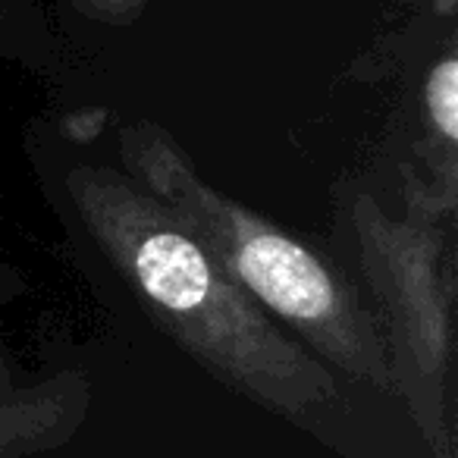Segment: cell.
Here are the masks:
<instances>
[{"label":"cell","instance_id":"cell-5","mask_svg":"<svg viewBox=\"0 0 458 458\" xmlns=\"http://www.w3.org/2000/svg\"><path fill=\"white\" fill-rule=\"evenodd\" d=\"M72 4L85 16L98 22H110V26H129L148 7V0H72Z\"/></svg>","mask_w":458,"mask_h":458},{"label":"cell","instance_id":"cell-2","mask_svg":"<svg viewBox=\"0 0 458 458\" xmlns=\"http://www.w3.org/2000/svg\"><path fill=\"white\" fill-rule=\"evenodd\" d=\"M120 154L126 176L166 204L267 318L293 330L318 361L345 380L393 393L389 352L374 311L330 261L216 191L164 126L145 120L123 126Z\"/></svg>","mask_w":458,"mask_h":458},{"label":"cell","instance_id":"cell-1","mask_svg":"<svg viewBox=\"0 0 458 458\" xmlns=\"http://www.w3.org/2000/svg\"><path fill=\"white\" fill-rule=\"evenodd\" d=\"M64 185L85 233L154 324L216 380L299 427H318L345 405L333 370L229 280L151 191L95 164L70 166Z\"/></svg>","mask_w":458,"mask_h":458},{"label":"cell","instance_id":"cell-3","mask_svg":"<svg viewBox=\"0 0 458 458\" xmlns=\"http://www.w3.org/2000/svg\"><path fill=\"white\" fill-rule=\"evenodd\" d=\"M358 264L377 301L393 389L408 402L437 458H452V283L443 233L427 214L393 216L358 195L352 201Z\"/></svg>","mask_w":458,"mask_h":458},{"label":"cell","instance_id":"cell-4","mask_svg":"<svg viewBox=\"0 0 458 458\" xmlns=\"http://www.w3.org/2000/svg\"><path fill=\"white\" fill-rule=\"evenodd\" d=\"M424 104L430 129L443 139L445 151L452 154L458 141V64L452 54H445L427 76Z\"/></svg>","mask_w":458,"mask_h":458},{"label":"cell","instance_id":"cell-6","mask_svg":"<svg viewBox=\"0 0 458 458\" xmlns=\"http://www.w3.org/2000/svg\"><path fill=\"white\" fill-rule=\"evenodd\" d=\"M0 408H7V380L0 374Z\"/></svg>","mask_w":458,"mask_h":458}]
</instances>
